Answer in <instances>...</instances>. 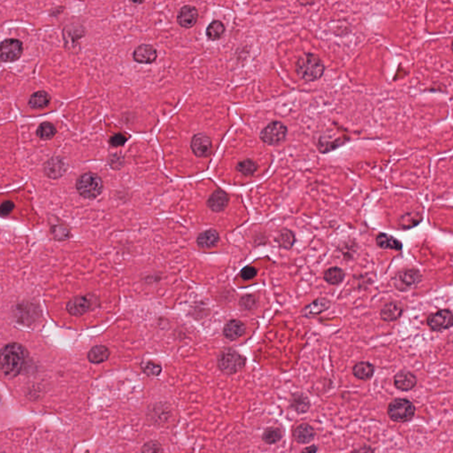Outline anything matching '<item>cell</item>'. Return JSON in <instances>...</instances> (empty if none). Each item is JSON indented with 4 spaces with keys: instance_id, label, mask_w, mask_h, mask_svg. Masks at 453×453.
I'll use <instances>...</instances> for the list:
<instances>
[{
    "instance_id": "f546056e",
    "label": "cell",
    "mask_w": 453,
    "mask_h": 453,
    "mask_svg": "<svg viewBox=\"0 0 453 453\" xmlns=\"http://www.w3.org/2000/svg\"><path fill=\"white\" fill-rule=\"evenodd\" d=\"M283 434L278 428L276 427H269L265 431L263 434L262 439L265 443L268 444H273L276 443L282 438Z\"/></svg>"
},
{
    "instance_id": "ab89813d",
    "label": "cell",
    "mask_w": 453,
    "mask_h": 453,
    "mask_svg": "<svg viewBox=\"0 0 453 453\" xmlns=\"http://www.w3.org/2000/svg\"><path fill=\"white\" fill-rule=\"evenodd\" d=\"M451 49H452V52H453V42H452V44H451Z\"/></svg>"
},
{
    "instance_id": "4fadbf2b",
    "label": "cell",
    "mask_w": 453,
    "mask_h": 453,
    "mask_svg": "<svg viewBox=\"0 0 453 453\" xmlns=\"http://www.w3.org/2000/svg\"><path fill=\"white\" fill-rule=\"evenodd\" d=\"M133 57L138 63L150 64L157 59V51L150 44H141L135 50Z\"/></svg>"
},
{
    "instance_id": "d4e9b609",
    "label": "cell",
    "mask_w": 453,
    "mask_h": 453,
    "mask_svg": "<svg viewBox=\"0 0 453 453\" xmlns=\"http://www.w3.org/2000/svg\"><path fill=\"white\" fill-rule=\"evenodd\" d=\"M329 306H330V302L328 299H318L314 300L309 306H306L305 308V312L306 314H309V315L318 314V313L326 311L327 309L329 308Z\"/></svg>"
},
{
    "instance_id": "e0dca14e",
    "label": "cell",
    "mask_w": 453,
    "mask_h": 453,
    "mask_svg": "<svg viewBox=\"0 0 453 453\" xmlns=\"http://www.w3.org/2000/svg\"><path fill=\"white\" fill-rule=\"evenodd\" d=\"M220 241V235L216 230H208L199 234L197 237V243L202 249H211L216 246Z\"/></svg>"
},
{
    "instance_id": "8fae6325",
    "label": "cell",
    "mask_w": 453,
    "mask_h": 453,
    "mask_svg": "<svg viewBox=\"0 0 453 453\" xmlns=\"http://www.w3.org/2000/svg\"><path fill=\"white\" fill-rule=\"evenodd\" d=\"M191 146L194 154L197 157L206 158L212 153V141L210 138L205 134L194 135Z\"/></svg>"
},
{
    "instance_id": "83f0119b",
    "label": "cell",
    "mask_w": 453,
    "mask_h": 453,
    "mask_svg": "<svg viewBox=\"0 0 453 453\" xmlns=\"http://www.w3.org/2000/svg\"><path fill=\"white\" fill-rule=\"evenodd\" d=\"M277 242L280 246L284 249H290L295 243V236L292 231L289 230H283L281 231Z\"/></svg>"
},
{
    "instance_id": "277c9868",
    "label": "cell",
    "mask_w": 453,
    "mask_h": 453,
    "mask_svg": "<svg viewBox=\"0 0 453 453\" xmlns=\"http://www.w3.org/2000/svg\"><path fill=\"white\" fill-rule=\"evenodd\" d=\"M217 364L225 374H233L243 368L245 365V358L237 351L232 349H226L218 356Z\"/></svg>"
},
{
    "instance_id": "44dd1931",
    "label": "cell",
    "mask_w": 453,
    "mask_h": 453,
    "mask_svg": "<svg viewBox=\"0 0 453 453\" xmlns=\"http://www.w3.org/2000/svg\"><path fill=\"white\" fill-rule=\"evenodd\" d=\"M353 374L355 377L359 380L367 381L373 376L374 368L373 365L368 362H358L353 367Z\"/></svg>"
},
{
    "instance_id": "6da1fadb",
    "label": "cell",
    "mask_w": 453,
    "mask_h": 453,
    "mask_svg": "<svg viewBox=\"0 0 453 453\" xmlns=\"http://www.w3.org/2000/svg\"><path fill=\"white\" fill-rule=\"evenodd\" d=\"M27 351L18 343L5 345L1 352V370L7 378L16 377L26 360Z\"/></svg>"
},
{
    "instance_id": "30bf717a",
    "label": "cell",
    "mask_w": 453,
    "mask_h": 453,
    "mask_svg": "<svg viewBox=\"0 0 453 453\" xmlns=\"http://www.w3.org/2000/svg\"><path fill=\"white\" fill-rule=\"evenodd\" d=\"M420 273L417 270H404L403 272L398 273L394 279L396 288L400 290H406L411 287L416 285L420 281Z\"/></svg>"
},
{
    "instance_id": "e575fe53",
    "label": "cell",
    "mask_w": 453,
    "mask_h": 453,
    "mask_svg": "<svg viewBox=\"0 0 453 453\" xmlns=\"http://www.w3.org/2000/svg\"><path fill=\"white\" fill-rule=\"evenodd\" d=\"M256 276V268L252 266H246V267H244V268L241 271V273H240L241 278L244 280V281H249V280L253 279V278Z\"/></svg>"
},
{
    "instance_id": "7c38bea8",
    "label": "cell",
    "mask_w": 453,
    "mask_h": 453,
    "mask_svg": "<svg viewBox=\"0 0 453 453\" xmlns=\"http://www.w3.org/2000/svg\"><path fill=\"white\" fill-rule=\"evenodd\" d=\"M230 197L225 191L216 190L207 200V207L214 213H220L226 209Z\"/></svg>"
},
{
    "instance_id": "d6a6232c",
    "label": "cell",
    "mask_w": 453,
    "mask_h": 453,
    "mask_svg": "<svg viewBox=\"0 0 453 453\" xmlns=\"http://www.w3.org/2000/svg\"><path fill=\"white\" fill-rule=\"evenodd\" d=\"M142 453H163V448L157 441H150L142 447Z\"/></svg>"
},
{
    "instance_id": "8d00e7d4",
    "label": "cell",
    "mask_w": 453,
    "mask_h": 453,
    "mask_svg": "<svg viewBox=\"0 0 453 453\" xmlns=\"http://www.w3.org/2000/svg\"><path fill=\"white\" fill-rule=\"evenodd\" d=\"M127 140V138L122 134H116L112 135L110 139V144L114 146H120V145H124L125 142Z\"/></svg>"
},
{
    "instance_id": "d590c367",
    "label": "cell",
    "mask_w": 453,
    "mask_h": 453,
    "mask_svg": "<svg viewBox=\"0 0 453 453\" xmlns=\"http://www.w3.org/2000/svg\"><path fill=\"white\" fill-rule=\"evenodd\" d=\"M14 208V204L12 201H4L1 205V214L2 216H7L8 214L12 213V211Z\"/></svg>"
},
{
    "instance_id": "74e56055",
    "label": "cell",
    "mask_w": 453,
    "mask_h": 453,
    "mask_svg": "<svg viewBox=\"0 0 453 453\" xmlns=\"http://www.w3.org/2000/svg\"><path fill=\"white\" fill-rule=\"evenodd\" d=\"M353 453H374V450H372L370 447L365 446L355 450Z\"/></svg>"
},
{
    "instance_id": "3957f363",
    "label": "cell",
    "mask_w": 453,
    "mask_h": 453,
    "mask_svg": "<svg viewBox=\"0 0 453 453\" xmlns=\"http://www.w3.org/2000/svg\"><path fill=\"white\" fill-rule=\"evenodd\" d=\"M102 179L98 174L86 173L80 176L76 181V190L84 198L94 199L102 193Z\"/></svg>"
},
{
    "instance_id": "ba28073f",
    "label": "cell",
    "mask_w": 453,
    "mask_h": 453,
    "mask_svg": "<svg viewBox=\"0 0 453 453\" xmlns=\"http://www.w3.org/2000/svg\"><path fill=\"white\" fill-rule=\"evenodd\" d=\"M22 51V43L20 40H5L1 43V59L5 62H12L20 58Z\"/></svg>"
},
{
    "instance_id": "d6986e66",
    "label": "cell",
    "mask_w": 453,
    "mask_h": 453,
    "mask_svg": "<svg viewBox=\"0 0 453 453\" xmlns=\"http://www.w3.org/2000/svg\"><path fill=\"white\" fill-rule=\"evenodd\" d=\"M110 357V351L104 345H96L88 353V359L93 364H100L106 361Z\"/></svg>"
},
{
    "instance_id": "484cf974",
    "label": "cell",
    "mask_w": 453,
    "mask_h": 453,
    "mask_svg": "<svg viewBox=\"0 0 453 453\" xmlns=\"http://www.w3.org/2000/svg\"><path fill=\"white\" fill-rule=\"evenodd\" d=\"M225 33V26L220 20H214L207 27V36L211 40H219Z\"/></svg>"
},
{
    "instance_id": "603a6c76",
    "label": "cell",
    "mask_w": 453,
    "mask_h": 453,
    "mask_svg": "<svg viewBox=\"0 0 453 453\" xmlns=\"http://www.w3.org/2000/svg\"><path fill=\"white\" fill-rule=\"evenodd\" d=\"M376 243L382 249L399 250L402 249V243L400 241L396 239L387 234H380L376 238Z\"/></svg>"
},
{
    "instance_id": "4316f807",
    "label": "cell",
    "mask_w": 453,
    "mask_h": 453,
    "mask_svg": "<svg viewBox=\"0 0 453 453\" xmlns=\"http://www.w3.org/2000/svg\"><path fill=\"white\" fill-rule=\"evenodd\" d=\"M57 129L55 126L51 122H43L37 128L36 135L42 140H50L56 135Z\"/></svg>"
},
{
    "instance_id": "7402d4cb",
    "label": "cell",
    "mask_w": 453,
    "mask_h": 453,
    "mask_svg": "<svg viewBox=\"0 0 453 453\" xmlns=\"http://www.w3.org/2000/svg\"><path fill=\"white\" fill-rule=\"evenodd\" d=\"M402 313V307L397 303H389L382 308L381 317L386 322H393L399 318Z\"/></svg>"
},
{
    "instance_id": "5bb4252c",
    "label": "cell",
    "mask_w": 453,
    "mask_h": 453,
    "mask_svg": "<svg viewBox=\"0 0 453 453\" xmlns=\"http://www.w3.org/2000/svg\"><path fill=\"white\" fill-rule=\"evenodd\" d=\"M197 18H198V13L197 9L191 6H185L178 13L177 22L180 26L190 29L196 24Z\"/></svg>"
},
{
    "instance_id": "9a60e30c",
    "label": "cell",
    "mask_w": 453,
    "mask_h": 453,
    "mask_svg": "<svg viewBox=\"0 0 453 453\" xmlns=\"http://www.w3.org/2000/svg\"><path fill=\"white\" fill-rule=\"evenodd\" d=\"M416 383H417V379L415 377V375L410 372L401 371L395 375V386L400 391H410L415 387Z\"/></svg>"
},
{
    "instance_id": "8992f818",
    "label": "cell",
    "mask_w": 453,
    "mask_h": 453,
    "mask_svg": "<svg viewBox=\"0 0 453 453\" xmlns=\"http://www.w3.org/2000/svg\"><path fill=\"white\" fill-rule=\"evenodd\" d=\"M99 306V299L97 296L88 294L73 299L66 305V310L73 316H82Z\"/></svg>"
},
{
    "instance_id": "f35d334b",
    "label": "cell",
    "mask_w": 453,
    "mask_h": 453,
    "mask_svg": "<svg viewBox=\"0 0 453 453\" xmlns=\"http://www.w3.org/2000/svg\"><path fill=\"white\" fill-rule=\"evenodd\" d=\"M317 452V447L315 445H312V446L308 447V448H306L305 450H303L301 453H316Z\"/></svg>"
},
{
    "instance_id": "cb8c5ba5",
    "label": "cell",
    "mask_w": 453,
    "mask_h": 453,
    "mask_svg": "<svg viewBox=\"0 0 453 453\" xmlns=\"http://www.w3.org/2000/svg\"><path fill=\"white\" fill-rule=\"evenodd\" d=\"M345 272L337 266H334L326 271L324 280L331 285H338L345 279Z\"/></svg>"
},
{
    "instance_id": "7a4b0ae2",
    "label": "cell",
    "mask_w": 453,
    "mask_h": 453,
    "mask_svg": "<svg viewBox=\"0 0 453 453\" xmlns=\"http://www.w3.org/2000/svg\"><path fill=\"white\" fill-rule=\"evenodd\" d=\"M324 64L315 54L307 53L299 58L296 65V72L301 79L308 82L322 77L324 72Z\"/></svg>"
},
{
    "instance_id": "2e32d148",
    "label": "cell",
    "mask_w": 453,
    "mask_h": 453,
    "mask_svg": "<svg viewBox=\"0 0 453 453\" xmlns=\"http://www.w3.org/2000/svg\"><path fill=\"white\" fill-rule=\"evenodd\" d=\"M245 333V325L243 322L232 320L228 322L223 329V335L228 340L234 341L241 337Z\"/></svg>"
},
{
    "instance_id": "836d02e7",
    "label": "cell",
    "mask_w": 453,
    "mask_h": 453,
    "mask_svg": "<svg viewBox=\"0 0 453 453\" xmlns=\"http://www.w3.org/2000/svg\"><path fill=\"white\" fill-rule=\"evenodd\" d=\"M161 370H162V368H161V365L154 363V362H149L144 368V371L149 376H158V374H161Z\"/></svg>"
},
{
    "instance_id": "4dcf8cb0",
    "label": "cell",
    "mask_w": 453,
    "mask_h": 453,
    "mask_svg": "<svg viewBox=\"0 0 453 453\" xmlns=\"http://www.w3.org/2000/svg\"><path fill=\"white\" fill-rule=\"evenodd\" d=\"M291 404L293 407L295 408L299 413H305L308 410L309 401L304 395L298 394L293 396Z\"/></svg>"
},
{
    "instance_id": "9c48e42d",
    "label": "cell",
    "mask_w": 453,
    "mask_h": 453,
    "mask_svg": "<svg viewBox=\"0 0 453 453\" xmlns=\"http://www.w3.org/2000/svg\"><path fill=\"white\" fill-rule=\"evenodd\" d=\"M427 325L436 331L449 329L453 325L452 313L447 310L437 312L428 317Z\"/></svg>"
},
{
    "instance_id": "ac0fdd59",
    "label": "cell",
    "mask_w": 453,
    "mask_h": 453,
    "mask_svg": "<svg viewBox=\"0 0 453 453\" xmlns=\"http://www.w3.org/2000/svg\"><path fill=\"white\" fill-rule=\"evenodd\" d=\"M293 437L298 443H308L313 440L315 437L314 431L308 424H302L296 428L293 432Z\"/></svg>"
},
{
    "instance_id": "f1b7e54d",
    "label": "cell",
    "mask_w": 453,
    "mask_h": 453,
    "mask_svg": "<svg viewBox=\"0 0 453 453\" xmlns=\"http://www.w3.org/2000/svg\"><path fill=\"white\" fill-rule=\"evenodd\" d=\"M237 169L243 175L251 176L256 172L258 169V165L256 162H254L252 160H245V161H240L239 163L237 164Z\"/></svg>"
},
{
    "instance_id": "ffe728a7",
    "label": "cell",
    "mask_w": 453,
    "mask_h": 453,
    "mask_svg": "<svg viewBox=\"0 0 453 453\" xmlns=\"http://www.w3.org/2000/svg\"><path fill=\"white\" fill-rule=\"evenodd\" d=\"M50 101H51V97L47 92H35L30 97V100H29V105H30V108L40 110V109L47 107L50 104Z\"/></svg>"
},
{
    "instance_id": "52a82bcc",
    "label": "cell",
    "mask_w": 453,
    "mask_h": 453,
    "mask_svg": "<svg viewBox=\"0 0 453 453\" xmlns=\"http://www.w3.org/2000/svg\"><path fill=\"white\" fill-rule=\"evenodd\" d=\"M287 128L282 122H273L266 126L260 133L263 142L269 145H279L285 139Z\"/></svg>"
},
{
    "instance_id": "1f68e13d",
    "label": "cell",
    "mask_w": 453,
    "mask_h": 453,
    "mask_svg": "<svg viewBox=\"0 0 453 453\" xmlns=\"http://www.w3.org/2000/svg\"><path fill=\"white\" fill-rule=\"evenodd\" d=\"M239 305L244 311H252L258 306V299L254 295H244L240 299Z\"/></svg>"
},
{
    "instance_id": "5b68a950",
    "label": "cell",
    "mask_w": 453,
    "mask_h": 453,
    "mask_svg": "<svg viewBox=\"0 0 453 453\" xmlns=\"http://www.w3.org/2000/svg\"><path fill=\"white\" fill-rule=\"evenodd\" d=\"M415 407L414 404L404 398L392 401L388 407V415L396 422H405L414 417Z\"/></svg>"
}]
</instances>
